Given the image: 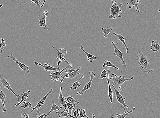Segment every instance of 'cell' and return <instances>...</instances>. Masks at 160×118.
<instances>
[{"label":"cell","instance_id":"1","mask_svg":"<svg viewBox=\"0 0 160 118\" xmlns=\"http://www.w3.org/2000/svg\"><path fill=\"white\" fill-rule=\"evenodd\" d=\"M148 57L145 56L143 54L139 51L138 55L136 57L135 60H138L139 62L138 65L142 69H144V72L149 74L152 71L155 70H152L150 67V62L148 59Z\"/></svg>","mask_w":160,"mask_h":118},{"label":"cell","instance_id":"2","mask_svg":"<svg viewBox=\"0 0 160 118\" xmlns=\"http://www.w3.org/2000/svg\"><path fill=\"white\" fill-rule=\"evenodd\" d=\"M111 1L113 5L111 6L110 9V15L109 18L111 19H116L118 18H121L122 16V12L120 8L123 5V3H120L119 5H117L116 1L113 2V0Z\"/></svg>","mask_w":160,"mask_h":118},{"label":"cell","instance_id":"3","mask_svg":"<svg viewBox=\"0 0 160 118\" xmlns=\"http://www.w3.org/2000/svg\"><path fill=\"white\" fill-rule=\"evenodd\" d=\"M111 74L112 76H114L115 77H113L112 76H111L110 78V80L113 81V84H118L119 85V86L118 87V89L120 91H121L122 85H123L125 82L131 81L134 79L133 77L129 78H125L124 76H118L113 72H112Z\"/></svg>","mask_w":160,"mask_h":118},{"label":"cell","instance_id":"4","mask_svg":"<svg viewBox=\"0 0 160 118\" xmlns=\"http://www.w3.org/2000/svg\"><path fill=\"white\" fill-rule=\"evenodd\" d=\"M52 47L54 48V49L56 50L57 52H58V54L56 56V58L57 60L59 59V61L57 62V65L58 66H60V64H61V62L63 60H64L65 62L67 63V65L69 66L70 67V68L73 69V70H75V69L72 67V64H70L69 62L67 61L64 58V56L65 55L67 54V52L66 50H65L64 48H60L59 50H58L57 48L55 47L52 46Z\"/></svg>","mask_w":160,"mask_h":118},{"label":"cell","instance_id":"5","mask_svg":"<svg viewBox=\"0 0 160 118\" xmlns=\"http://www.w3.org/2000/svg\"><path fill=\"white\" fill-rule=\"evenodd\" d=\"M52 91L53 89H51L49 91L47 94L45 95V96L43 97L38 102L36 105L35 107H34L33 108H32V111H31L30 112V113H32L34 110H36V109H37V112L36 113V115L37 116L40 115V107L44 105V104L45 101L46 100V99L49 96V95L51 94Z\"/></svg>","mask_w":160,"mask_h":118},{"label":"cell","instance_id":"6","mask_svg":"<svg viewBox=\"0 0 160 118\" xmlns=\"http://www.w3.org/2000/svg\"><path fill=\"white\" fill-rule=\"evenodd\" d=\"M0 82L3 85V88H7V89L9 90V91L11 92L13 95L17 97L18 98V103L19 102L20 100L21 99V97L19 95L17 94L14 91L13 89L11 88L9 82L7 81L5 78L3 77L1 75H0Z\"/></svg>","mask_w":160,"mask_h":118},{"label":"cell","instance_id":"7","mask_svg":"<svg viewBox=\"0 0 160 118\" xmlns=\"http://www.w3.org/2000/svg\"><path fill=\"white\" fill-rule=\"evenodd\" d=\"M89 77H90V80L87 84H86L84 87L81 91L76 93L77 95H81L84 94H87V90L90 89L91 86H92V82L94 78L95 77L96 75L94 73L90 71L89 72Z\"/></svg>","mask_w":160,"mask_h":118},{"label":"cell","instance_id":"8","mask_svg":"<svg viewBox=\"0 0 160 118\" xmlns=\"http://www.w3.org/2000/svg\"><path fill=\"white\" fill-rule=\"evenodd\" d=\"M114 86L115 84H113L112 86L114 90L117 100L121 105L122 108L124 109V110H126L128 108V106L125 103V100H126V98L122 96L120 94V92L115 88Z\"/></svg>","mask_w":160,"mask_h":118},{"label":"cell","instance_id":"9","mask_svg":"<svg viewBox=\"0 0 160 118\" xmlns=\"http://www.w3.org/2000/svg\"><path fill=\"white\" fill-rule=\"evenodd\" d=\"M7 58L12 59L15 64L19 66L20 68L22 69L23 72H25L27 75H28L30 73V67L25 65V64L21 63V62L15 58V57L14 56L13 54L11 53L9 55H8Z\"/></svg>","mask_w":160,"mask_h":118},{"label":"cell","instance_id":"10","mask_svg":"<svg viewBox=\"0 0 160 118\" xmlns=\"http://www.w3.org/2000/svg\"><path fill=\"white\" fill-rule=\"evenodd\" d=\"M111 43L113 45V47H114V55L115 56L118 57L120 59L121 61L122 65L124 67H126L127 66V65L123 58V53H122L120 51L119 48L116 46V44H118V42H114L111 41Z\"/></svg>","mask_w":160,"mask_h":118},{"label":"cell","instance_id":"11","mask_svg":"<svg viewBox=\"0 0 160 118\" xmlns=\"http://www.w3.org/2000/svg\"><path fill=\"white\" fill-rule=\"evenodd\" d=\"M48 15V11H45L43 12L42 14L37 17L39 20V24L40 27H42L43 29L46 30H47L48 29V28L46 25V20Z\"/></svg>","mask_w":160,"mask_h":118},{"label":"cell","instance_id":"12","mask_svg":"<svg viewBox=\"0 0 160 118\" xmlns=\"http://www.w3.org/2000/svg\"><path fill=\"white\" fill-rule=\"evenodd\" d=\"M63 89V84H61V88H60V90L59 91V95L58 99V102H59L60 105H61V106L64 107V110L66 111L67 113L69 114V115L70 116V118H75L73 116L70 115L69 113L68 110L67 108L66 102H65V100L64 98H63V96L62 93Z\"/></svg>","mask_w":160,"mask_h":118},{"label":"cell","instance_id":"13","mask_svg":"<svg viewBox=\"0 0 160 118\" xmlns=\"http://www.w3.org/2000/svg\"><path fill=\"white\" fill-rule=\"evenodd\" d=\"M34 63L36 65H38L42 67L44 69V70L46 72H50L53 71H58L60 70V69L59 67L57 68L53 67L50 65V64L48 63L44 64V65H43L39 62L34 61Z\"/></svg>","mask_w":160,"mask_h":118},{"label":"cell","instance_id":"14","mask_svg":"<svg viewBox=\"0 0 160 118\" xmlns=\"http://www.w3.org/2000/svg\"><path fill=\"white\" fill-rule=\"evenodd\" d=\"M129 2L127 3V7L131 9L132 7L135 9L136 11L138 13L140 11L138 6L141 4L140 0H128Z\"/></svg>","mask_w":160,"mask_h":118},{"label":"cell","instance_id":"15","mask_svg":"<svg viewBox=\"0 0 160 118\" xmlns=\"http://www.w3.org/2000/svg\"><path fill=\"white\" fill-rule=\"evenodd\" d=\"M70 67L68 65L66 66V67L65 68L62 69L61 70H58L57 72H49L50 74H49L50 77H51V80L53 81L56 82L59 81L60 77L61 74L65 69L67 68H69Z\"/></svg>","mask_w":160,"mask_h":118},{"label":"cell","instance_id":"16","mask_svg":"<svg viewBox=\"0 0 160 118\" xmlns=\"http://www.w3.org/2000/svg\"><path fill=\"white\" fill-rule=\"evenodd\" d=\"M106 72L107 73V80H107L108 85V96H109L110 99V101L111 103H112L113 102V93L111 88L110 85L109 78V74L110 72V68H108L107 70H106Z\"/></svg>","mask_w":160,"mask_h":118},{"label":"cell","instance_id":"17","mask_svg":"<svg viewBox=\"0 0 160 118\" xmlns=\"http://www.w3.org/2000/svg\"><path fill=\"white\" fill-rule=\"evenodd\" d=\"M75 70H73V69H70L69 68H67L62 72L61 76H60V83H62L63 82V80L65 78H68L69 75L73 71Z\"/></svg>","mask_w":160,"mask_h":118},{"label":"cell","instance_id":"18","mask_svg":"<svg viewBox=\"0 0 160 118\" xmlns=\"http://www.w3.org/2000/svg\"><path fill=\"white\" fill-rule=\"evenodd\" d=\"M80 48L85 54L87 57V60L89 61V63H92L94 60H97V59L99 58L98 57L95 56L94 55L91 54L87 52L84 49L83 46H81Z\"/></svg>","mask_w":160,"mask_h":118},{"label":"cell","instance_id":"19","mask_svg":"<svg viewBox=\"0 0 160 118\" xmlns=\"http://www.w3.org/2000/svg\"><path fill=\"white\" fill-rule=\"evenodd\" d=\"M136 107H134L132 110L128 111H126L123 114H118L116 113V115H111V118H125L129 114L132 113L133 111L135 110Z\"/></svg>","mask_w":160,"mask_h":118},{"label":"cell","instance_id":"20","mask_svg":"<svg viewBox=\"0 0 160 118\" xmlns=\"http://www.w3.org/2000/svg\"><path fill=\"white\" fill-rule=\"evenodd\" d=\"M7 97L5 93L3 92L1 89V88H0V100H1L2 103L3 105V112H6L7 109L5 107V102H6V99Z\"/></svg>","mask_w":160,"mask_h":118},{"label":"cell","instance_id":"21","mask_svg":"<svg viewBox=\"0 0 160 118\" xmlns=\"http://www.w3.org/2000/svg\"><path fill=\"white\" fill-rule=\"evenodd\" d=\"M150 48L153 52H156L159 51L160 49V46L159 41L157 40L152 41Z\"/></svg>","mask_w":160,"mask_h":118},{"label":"cell","instance_id":"22","mask_svg":"<svg viewBox=\"0 0 160 118\" xmlns=\"http://www.w3.org/2000/svg\"><path fill=\"white\" fill-rule=\"evenodd\" d=\"M113 35L116 36L118 38L121 42L123 43V44L124 46L126 49V53H128V46H127L126 43H125L126 38H125L123 36L121 35V34H117L115 32H113Z\"/></svg>","mask_w":160,"mask_h":118},{"label":"cell","instance_id":"23","mask_svg":"<svg viewBox=\"0 0 160 118\" xmlns=\"http://www.w3.org/2000/svg\"><path fill=\"white\" fill-rule=\"evenodd\" d=\"M31 92L30 90H28L26 92H23L22 93V96L21 97V99L19 102L17 104H15V106L18 107L24 101H25L26 99L28 98V95L30 94Z\"/></svg>","mask_w":160,"mask_h":118},{"label":"cell","instance_id":"24","mask_svg":"<svg viewBox=\"0 0 160 118\" xmlns=\"http://www.w3.org/2000/svg\"><path fill=\"white\" fill-rule=\"evenodd\" d=\"M84 78V76L83 75H81L79 79L75 82L73 83L71 85L70 87V89H71L76 90L77 88H79L81 86V84L80 83V81L81 80L83 79Z\"/></svg>","mask_w":160,"mask_h":118},{"label":"cell","instance_id":"25","mask_svg":"<svg viewBox=\"0 0 160 118\" xmlns=\"http://www.w3.org/2000/svg\"><path fill=\"white\" fill-rule=\"evenodd\" d=\"M52 107H51L50 110V111L47 114H46V118L47 116L49 115L52 112L56 110H58L59 111L60 109L62 108L63 107L61 106H58L56 105V104L54 103V100H52Z\"/></svg>","mask_w":160,"mask_h":118},{"label":"cell","instance_id":"26","mask_svg":"<svg viewBox=\"0 0 160 118\" xmlns=\"http://www.w3.org/2000/svg\"><path fill=\"white\" fill-rule=\"evenodd\" d=\"M63 98H64V99L66 100L68 103L73 104V105L75 106V107L76 105H75V103H76L77 105H78V104L79 103V102L78 101L75 100L72 95H70V96L67 97H63Z\"/></svg>","mask_w":160,"mask_h":118},{"label":"cell","instance_id":"27","mask_svg":"<svg viewBox=\"0 0 160 118\" xmlns=\"http://www.w3.org/2000/svg\"><path fill=\"white\" fill-rule=\"evenodd\" d=\"M104 63L102 65L103 68H104L106 66L109 67L113 68L116 69L117 70H119V68L115 66L114 64H113L112 62L110 61L109 60H104Z\"/></svg>","mask_w":160,"mask_h":118},{"label":"cell","instance_id":"28","mask_svg":"<svg viewBox=\"0 0 160 118\" xmlns=\"http://www.w3.org/2000/svg\"><path fill=\"white\" fill-rule=\"evenodd\" d=\"M82 68L81 67H79V68L71 73L69 75L68 78L73 79L76 77L77 76L80 75L79 71Z\"/></svg>","mask_w":160,"mask_h":118},{"label":"cell","instance_id":"29","mask_svg":"<svg viewBox=\"0 0 160 118\" xmlns=\"http://www.w3.org/2000/svg\"><path fill=\"white\" fill-rule=\"evenodd\" d=\"M56 113L58 114V117L59 118H64L65 117L70 118L69 115L65 110L58 111L56 112Z\"/></svg>","mask_w":160,"mask_h":118},{"label":"cell","instance_id":"30","mask_svg":"<svg viewBox=\"0 0 160 118\" xmlns=\"http://www.w3.org/2000/svg\"><path fill=\"white\" fill-rule=\"evenodd\" d=\"M113 29V27L108 28L107 27L106 29L102 28V29H101V30L104 33V37L106 38H107L108 34L111 32Z\"/></svg>","mask_w":160,"mask_h":118},{"label":"cell","instance_id":"31","mask_svg":"<svg viewBox=\"0 0 160 118\" xmlns=\"http://www.w3.org/2000/svg\"><path fill=\"white\" fill-rule=\"evenodd\" d=\"M20 107L23 109H32V104L28 101H24L22 103L20 104Z\"/></svg>","mask_w":160,"mask_h":118},{"label":"cell","instance_id":"32","mask_svg":"<svg viewBox=\"0 0 160 118\" xmlns=\"http://www.w3.org/2000/svg\"><path fill=\"white\" fill-rule=\"evenodd\" d=\"M78 111L79 114V117L81 118H89L88 116L86 114V112L85 109H79Z\"/></svg>","mask_w":160,"mask_h":118},{"label":"cell","instance_id":"33","mask_svg":"<svg viewBox=\"0 0 160 118\" xmlns=\"http://www.w3.org/2000/svg\"><path fill=\"white\" fill-rule=\"evenodd\" d=\"M65 100V102H66L67 106L68 107L69 113L70 115H72L71 114L72 111L75 110V106L73 105V104L69 103L66 100Z\"/></svg>","mask_w":160,"mask_h":118},{"label":"cell","instance_id":"34","mask_svg":"<svg viewBox=\"0 0 160 118\" xmlns=\"http://www.w3.org/2000/svg\"><path fill=\"white\" fill-rule=\"evenodd\" d=\"M6 43L3 38H2L0 39V49H1V51H3V49L6 47Z\"/></svg>","mask_w":160,"mask_h":118},{"label":"cell","instance_id":"35","mask_svg":"<svg viewBox=\"0 0 160 118\" xmlns=\"http://www.w3.org/2000/svg\"><path fill=\"white\" fill-rule=\"evenodd\" d=\"M107 73L106 69H104V70L102 71V72L101 73L100 79H105L106 78H107Z\"/></svg>","mask_w":160,"mask_h":118},{"label":"cell","instance_id":"36","mask_svg":"<svg viewBox=\"0 0 160 118\" xmlns=\"http://www.w3.org/2000/svg\"><path fill=\"white\" fill-rule=\"evenodd\" d=\"M73 117H74L75 118H78L79 117V114L78 109L76 110L75 109V110H73Z\"/></svg>","mask_w":160,"mask_h":118},{"label":"cell","instance_id":"37","mask_svg":"<svg viewBox=\"0 0 160 118\" xmlns=\"http://www.w3.org/2000/svg\"><path fill=\"white\" fill-rule=\"evenodd\" d=\"M30 1L32 4L35 3L38 6L40 7L41 5H40L39 3H41V0H30Z\"/></svg>","mask_w":160,"mask_h":118},{"label":"cell","instance_id":"38","mask_svg":"<svg viewBox=\"0 0 160 118\" xmlns=\"http://www.w3.org/2000/svg\"><path fill=\"white\" fill-rule=\"evenodd\" d=\"M29 115L25 112H24L22 114L21 118H29Z\"/></svg>","mask_w":160,"mask_h":118},{"label":"cell","instance_id":"39","mask_svg":"<svg viewBox=\"0 0 160 118\" xmlns=\"http://www.w3.org/2000/svg\"><path fill=\"white\" fill-rule=\"evenodd\" d=\"M46 113L43 114L42 115L39 116V117L37 118H47L46 117Z\"/></svg>","mask_w":160,"mask_h":118},{"label":"cell","instance_id":"40","mask_svg":"<svg viewBox=\"0 0 160 118\" xmlns=\"http://www.w3.org/2000/svg\"><path fill=\"white\" fill-rule=\"evenodd\" d=\"M46 0H44V2H43V3L42 4V5H41L40 8H42L43 6H44Z\"/></svg>","mask_w":160,"mask_h":118},{"label":"cell","instance_id":"41","mask_svg":"<svg viewBox=\"0 0 160 118\" xmlns=\"http://www.w3.org/2000/svg\"><path fill=\"white\" fill-rule=\"evenodd\" d=\"M3 54V51H1H1H0V55Z\"/></svg>","mask_w":160,"mask_h":118},{"label":"cell","instance_id":"42","mask_svg":"<svg viewBox=\"0 0 160 118\" xmlns=\"http://www.w3.org/2000/svg\"><path fill=\"white\" fill-rule=\"evenodd\" d=\"M96 117V116L94 114H93V117L92 118H95Z\"/></svg>","mask_w":160,"mask_h":118},{"label":"cell","instance_id":"43","mask_svg":"<svg viewBox=\"0 0 160 118\" xmlns=\"http://www.w3.org/2000/svg\"><path fill=\"white\" fill-rule=\"evenodd\" d=\"M3 6V4H1L0 5V9H1L2 7Z\"/></svg>","mask_w":160,"mask_h":118},{"label":"cell","instance_id":"44","mask_svg":"<svg viewBox=\"0 0 160 118\" xmlns=\"http://www.w3.org/2000/svg\"><path fill=\"white\" fill-rule=\"evenodd\" d=\"M1 88V87H0V88Z\"/></svg>","mask_w":160,"mask_h":118},{"label":"cell","instance_id":"45","mask_svg":"<svg viewBox=\"0 0 160 118\" xmlns=\"http://www.w3.org/2000/svg\"></svg>","mask_w":160,"mask_h":118}]
</instances>
